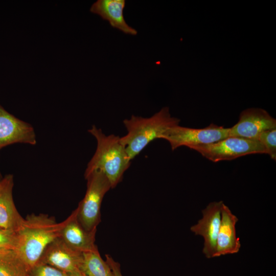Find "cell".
Listing matches in <instances>:
<instances>
[{
	"label": "cell",
	"mask_w": 276,
	"mask_h": 276,
	"mask_svg": "<svg viewBox=\"0 0 276 276\" xmlns=\"http://www.w3.org/2000/svg\"><path fill=\"white\" fill-rule=\"evenodd\" d=\"M68 221L57 222L46 214H31L24 218L15 232L14 250L31 269L37 265L45 248L56 239Z\"/></svg>",
	"instance_id": "1"
},
{
	"label": "cell",
	"mask_w": 276,
	"mask_h": 276,
	"mask_svg": "<svg viewBox=\"0 0 276 276\" xmlns=\"http://www.w3.org/2000/svg\"><path fill=\"white\" fill-rule=\"evenodd\" d=\"M88 131L95 137L97 145L84 174L100 170L107 178L111 189L114 188L122 181L131 160L120 142L119 136L106 135L95 125H93Z\"/></svg>",
	"instance_id": "2"
},
{
	"label": "cell",
	"mask_w": 276,
	"mask_h": 276,
	"mask_svg": "<svg viewBox=\"0 0 276 276\" xmlns=\"http://www.w3.org/2000/svg\"><path fill=\"white\" fill-rule=\"evenodd\" d=\"M179 122V119L171 116L167 107L149 118L132 116L123 121L127 133L120 138V142L132 160L150 142L160 139L168 129Z\"/></svg>",
	"instance_id": "3"
},
{
	"label": "cell",
	"mask_w": 276,
	"mask_h": 276,
	"mask_svg": "<svg viewBox=\"0 0 276 276\" xmlns=\"http://www.w3.org/2000/svg\"><path fill=\"white\" fill-rule=\"evenodd\" d=\"M87 180V189L77 210V218L87 231L97 229L101 221V207L104 195L111 189L104 174L94 170L84 174Z\"/></svg>",
	"instance_id": "4"
},
{
	"label": "cell",
	"mask_w": 276,
	"mask_h": 276,
	"mask_svg": "<svg viewBox=\"0 0 276 276\" xmlns=\"http://www.w3.org/2000/svg\"><path fill=\"white\" fill-rule=\"evenodd\" d=\"M213 162L229 160L252 154H266L258 140L228 136L212 144L190 148Z\"/></svg>",
	"instance_id": "5"
},
{
	"label": "cell",
	"mask_w": 276,
	"mask_h": 276,
	"mask_svg": "<svg viewBox=\"0 0 276 276\" xmlns=\"http://www.w3.org/2000/svg\"><path fill=\"white\" fill-rule=\"evenodd\" d=\"M229 128L211 124L204 128L178 125L168 129L160 139L169 142L172 150L181 146H193L216 143L229 136Z\"/></svg>",
	"instance_id": "6"
},
{
	"label": "cell",
	"mask_w": 276,
	"mask_h": 276,
	"mask_svg": "<svg viewBox=\"0 0 276 276\" xmlns=\"http://www.w3.org/2000/svg\"><path fill=\"white\" fill-rule=\"evenodd\" d=\"M273 129H276V120L267 111L247 108L241 112L238 123L229 128V136L258 140L262 132Z\"/></svg>",
	"instance_id": "7"
},
{
	"label": "cell",
	"mask_w": 276,
	"mask_h": 276,
	"mask_svg": "<svg viewBox=\"0 0 276 276\" xmlns=\"http://www.w3.org/2000/svg\"><path fill=\"white\" fill-rule=\"evenodd\" d=\"M82 258V252L74 249L59 237L45 248L38 264L49 265L67 274L81 273Z\"/></svg>",
	"instance_id": "8"
},
{
	"label": "cell",
	"mask_w": 276,
	"mask_h": 276,
	"mask_svg": "<svg viewBox=\"0 0 276 276\" xmlns=\"http://www.w3.org/2000/svg\"><path fill=\"white\" fill-rule=\"evenodd\" d=\"M222 201L210 203L202 210V218L192 226L191 231L204 239L202 252L207 258H214L216 251L217 236L221 221Z\"/></svg>",
	"instance_id": "9"
},
{
	"label": "cell",
	"mask_w": 276,
	"mask_h": 276,
	"mask_svg": "<svg viewBox=\"0 0 276 276\" xmlns=\"http://www.w3.org/2000/svg\"><path fill=\"white\" fill-rule=\"evenodd\" d=\"M36 142L32 126L17 118L0 105V150L15 143L35 145Z\"/></svg>",
	"instance_id": "10"
},
{
	"label": "cell",
	"mask_w": 276,
	"mask_h": 276,
	"mask_svg": "<svg viewBox=\"0 0 276 276\" xmlns=\"http://www.w3.org/2000/svg\"><path fill=\"white\" fill-rule=\"evenodd\" d=\"M238 221L237 217L223 203L221 207V221L214 258L239 252L241 243L236 235V225Z\"/></svg>",
	"instance_id": "11"
},
{
	"label": "cell",
	"mask_w": 276,
	"mask_h": 276,
	"mask_svg": "<svg viewBox=\"0 0 276 276\" xmlns=\"http://www.w3.org/2000/svg\"><path fill=\"white\" fill-rule=\"evenodd\" d=\"M68 221L63 228L60 237L74 249L84 252L98 249L95 244L97 229H85L77 218L76 209L67 217Z\"/></svg>",
	"instance_id": "12"
},
{
	"label": "cell",
	"mask_w": 276,
	"mask_h": 276,
	"mask_svg": "<svg viewBox=\"0 0 276 276\" xmlns=\"http://www.w3.org/2000/svg\"><path fill=\"white\" fill-rule=\"evenodd\" d=\"M13 185L12 174L6 175L0 181V228L15 232L24 218L19 214L13 201Z\"/></svg>",
	"instance_id": "13"
},
{
	"label": "cell",
	"mask_w": 276,
	"mask_h": 276,
	"mask_svg": "<svg viewBox=\"0 0 276 276\" xmlns=\"http://www.w3.org/2000/svg\"><path fill=\"white\" fill-rule=\"evenodd\" d=\"M125 6V0H98L91 5L90 11L108 21L112 27L125 34L136 35L137 31L129 26L125 20L123 15Z\"/></svg>",
	"instance_id": "14"
},
{
	"label": "cell",
	"mask_w": 276,
	"mask_h": 276,
	"mask_svg": "<svg viewBox=\"0 0 276 276\" xmlns=\"http://www.w3.org/2000/svg\"><path fill=\"white\" fill-rule=\"evenodd\" d=\"M0 276H30V269L13 249L0 252Z\"/></svg>",
	"instance_id": "15"
},
{
	"label": "cell",
	"mask_w": 276,
	"mask_h": 276,
	"mask_svg": "<svg viewBox=\"0 0 276 276\" xmlns=\"http://www.w3.org/2000/svg\"><path fill=\"white\" fill-rule=\"evenodd\" d=\"M80 271L83 276H113L111 269L101 257L98 249L82 253Z\"/></svg>",
	"instance_id": "16"
},
{
	"label": "cell",
	"mask_w": 276,
	"mask_h": 276,
	"mask_svg": "<svg viewBox=\"0 0 276 276\" xmlns=\"http://www.w3.org/2000/svg\"><path fill=\"white\" fill-rule=\"evenodd\" d=\"M258 140L265 148L266 154L276 159V129L265 130L259 136Z\"/></svg>",
	"instance_id": "17"
},
{
	"label": "cell",
	"mask_w": 276,
	"mask_h": 276,
	"mask_svg": "<svg viewBox=\"0 0 276 276\" xmlns=\"http://www.w3.org/2000/svg\"><path fill=\"white\" fill-rule=\"evenodd\" d=\"M30 276H67V274L49 265L38 264L30 269Z\"/></svg>",
	"instance_id": "18"
},
{
	"label": "cell",
	"mask_w": 276,
	"mask_h": 276,
	"mask_svg": "<svg viewBox=\"0 0 276 276\" xmlns=\"http://www.w3.org/2000/svg\"><path fill=\"white\" fill-rule=\"evenodd\" d=\"M15 244V232L0 228V248L14 250Z\"/></svg>",
	"instance_id": "19"
},
{
	"label": "cell",
	"mask_w": 276,
	"mask_h": 276,
	"mask_svg": "<svg viewBox=\"0 0 276 276\" xmlns=\"http://www.w3.org/2000/svg\"><path fill=\"white\" fill-rule=\"evenodd\" d=\"M106 262L110 266L113 276H123L121 271V266L119 262L116 261L112 257L108 254L105 255Z\"/></svg>",
	"instance_id": "20"
},
{
	"label": "cell",
	"mask_w": 276,
	"mask_h": 276,
	"mask_svg": "<svg viewBox=\"0 0 276 276\" xmlns=\"http://www.w3.org/2000/svg\"><path fill=\"white\" fill-rule=\"evenodd\" d=\"M67 276H83L81 273H73V274H67Z\"/></svg>",
	"instance_id": "21"
},
{
	"label": "cell",
	"mask_w": 276,
	"mask_h": 276,
	"mask_svg": "<svg viewBox=\"0 0 276 276\" xmlns=\"http://www.w3.org/2000/svg\"><path fill=\"white\" fill-rule=\"evenodd\" d=\"M3 177L2 176V175L1 174V172H0V181L2 179Z\"/></svg>",
	"instance_id": "22"
},
{
	"label": "cell",
	"mask_w": 276,
	"mask_h": 276,
	"mask_svg": "<svg viewBox=\"0 0 276 276\" xmlns=\"http://www.w3.org/2000/svg\"><path fill=\"white\" fill-rule=\"evenodd\" d=\"M5 250V249H1V248H0V252L2 251H3V250Z\"/></svg>",
	"instance_id": "23"
}]
</instances>
